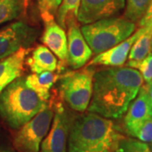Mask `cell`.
<instances>
[{
	"mask_svg": "<svg viewBox=\"0 0 152 152\" xmlns=\"http://www.w3.org/2000/svg\"><path fill=\"white\" fill-rule=\"evenodd\" d=\"M143 83L139 70L130 67H112L96 71L87 109L107 118H119L127 112Z\"/></svg>",
	"mask_w": 152,
	"mask_h": 152,
	"instance_id": "1",
	"label": "cell"
},
{
	"mask_svg": "<svg viewBox=\"0 0 152 152\" xmlns=\"http://www.w3.org/2000/svg\"><path fill=\"white\" fill-rule=\"evenodd\" d=\"M124 138L113 121L89 112L74 120L67 152H115Z\"/></svg>",
	"mask_w": 152,
	"mask_h": 152,
	"instance_id": "2",
	"label": "cell"
},
{
	"mask_svg": "<svg viewBox=\"0 0 152 152\" xmlns=\"http://www.w3.org/2000/svg\"><path fill=\"white\" fill-rule=\"evenodd\" d=\"M26 84L25 77L12 81L0 94V118L12 129H19L47 106Z\"/></svg>",
	"mask_w": 152,
	"mask_h": 152,
	"instance_id": "3",
	"label": "cell"
},
{
	"mask_svg": "<svg viewBox=\"0 0 152 152\" xmlns=\"http://www.w3.org/2000/svg\"><path fill=\"white\" fill-rule=\"evenodd\" d=\"M136 25L125 17H111L84 25L83 37L96 55L118 45L134 32Z\"/></svg>",
	"mask_w": 152,
	"mask_h": 152,
	"instance_id": "4",
	"label": "cell"
},
{
	"mask_svg": "<svg viewBox=\"0 0 152 152\" xmlns=\"http://www.w3.org/2000/svg\"><path fill=\"white\" fill-rule=\"evenodd\" d=\"M94 74V69L86 68L69 73L61 79L60 93L71 109L83 113L88 108L92 96Z\"/></svg>",
	"mask_w": 152,
	"mask_h": 152,
	"instance_id": "5",
	"label": "cell"
},
{
	"mask_svg": "<svg viewBox=\"0 0 152 152\" xmlns=\"http://www.w3.org/2000/svg\"><path fill=\"white\" fill-rule=\"evenodd\" d=\"M54 111L47 105L26 124L17 129L13 147L17 152H39L41 144L48 134Z\"/></svg>",
	"mask_w": 152,
	"mask_h": 152,
	"instance_id": "6",
	"label": "cell"
},
{
	"mask_svg": "<svg viewBox=\"0 0 152 152\" xmlns=\"http://www.w3.org/2000/svg\"><path fill=\"white\" fill-rule=\"evenodd\" d=\"M75 117L62 104H58L51 128L41 144L39 152H67L69 131Z\"/></svg>",
	"mask_w": 152,
	"mask_h": 152,
	"instance_id": "7",
	"label": "cell"
},
{
	"mask_svg": "<svg viewBox=\"0 0 152 152\" xmlns=\"http://www.w3.org/2000/svg\"><path fill=\"white\" fill-rule=\"evenodd\" d=\"M38 34L37 29L23 21L11 23L0 30V61L20 49L30 48Z\"/></svg>",
	"mask_w": 152,
	"mask_h": 152,
	"instance_id": "8",
	"label": "cell"
},
{
	"mask_svg": "<svg viewBox=\"0 0 152 152\" xmlns=\"http://www.w3.org/2000/svg\"><path fill=\"white\" fill-rule=\"evenodd\" d=\"M124 8L125 0H81L77 20L83 25H87L113 17Z\"/></svg>",
	"mask_w": 152,
	"mask_h": 152,
	"instance_id": "9",
	"label": "cell"
},
{
	"mask_svg": "<svg viewBox=\"0 0 152 152\" xmlns=\"http://www.w3.org/2000/svg\"><path fill=\"white\" fill-rule=\"evenodd\" d=\"M133 101L124 117V126L128 134L134 137L142 124L152 118V106L145 86H142Z\"/></svg>",
	"mask_w": 152,
	"mask_h": 152,
	"instance_id": "10",
	"label": "cell"
},
{
	"mask_svg": "<svg viewBox=\"0 0 152 152\" xmlns=\"http://www.w3.org/2000/svg\"><path fill=\"white\" fill-rule=\"evenodd\" d=\"M92 51L83 37L81 30L71 19L68 30L67 63L74 69H79L91 59Z\"/></svg>",
	"mask_w": 152,
	"mask_h": 152,
	"instance_id": "11",
	"label": "cell"
},
{
	"mask_svg": "<svg viewBox=\"0 0 152 152\" xmlns=\"http://www.w3.org/2000/svg\"><path fill=\"white\" fill-rule=\"evenodd\" d=\"M145 31V27H140L129 37L122 42L113 47L105 52L97 54L91 62V64L109 66V67H122L125 64L131 48L135 41Z\"/></svg>",
	"mask_w": 152,
	"mask_h": 152,
	"instance_id": "12",
	"label": "cell"
},
{
	"mask_svg": "<svg viewBox=\"0 0 152 152\" xmlns=\"http://www.w3.org/2000/svg\"><path fill=\"white\" fill-rule=\"evenodd\" d=\"M45 29L42 37L43 44L62 62H67L68 38L65 31L55 22L54 19L44 22Z\"/></svg>",
	"mask_w": 152,
	"mask_h": 152,
	"instance_id": "13",
	"label": "cell"
},
{
	"mask_svg": "<svg viewBox=\"0 0 152 152\" xmlns=\"http://www.w3.org/2000/svg\"><path fill=\"white\" fill-rule=\"evenodd\" d=\"M30 48H21L0 61V94L11 82L20 77Z\"/></svg>",
	"mask_w": 152,
	"mask_h": 152,
	"instance_id": "14",
	"label": "cell"
},
{
	"mask_svg": "<svg viewBox=\"0 0 152 152\" xmlns=\"http://www.w3.org/2000/svg\"><path fill=\"white\" fill-rule=\"evenodd\" d=\"M26 64L32 73L40 74L45 71L53 72L57 69L58 60L53 53L45 45H39L34 49Z\"/></svg>",
	"mask_w": 152,
	"mask_h": 152,
	"instance_id": "15",
	"label": "cell"
},
{
	"mask_svg": "<svg viewBox=\"0 0 152 152\" xmlns=\"http://www.w3.org/2000/svg\"><path fill=\"white\" fill-rule=\"evenodd\" d=\"M151 36L152 29L145 27V32L135 41L131 48L128 56L129 61L127 63L128 67L133 69L137 68L138 64L145 59L146 56L151 51Z\"/></svg>",
	"mask_w": 152,
	"mask_h": 152,
	"instance_id": "16",
	"label": "cell"
},
{
	"mask_svg": "<svg viewBox=\"0 0 152 152\" xmlns=\"http://www.w3.org/2000/svg\"><path fill=\"white\" fill-rule=\"evenodd\" d=\"M55 75L53 72L45 71L40 74L33 73L26 77V84L44 101L50 97V89L55 80Z\"/></svg>",
	"mask_w": 152,
	"mask_h": 152,
	"instance_id": "17",
	"label": "cell"
},
{
	"mask_svg": "<svg viewBox=\"0 0 152 152\" xmlns=\"http://www.w3.org/2000/svg\"><path fill=\"white\" fill-rule=\"evenodd\" d=\"M23 7L24 0H0V25L17 19Z\"/></svg>",
	"mask_w": 152,
	"mask_h": 152,
	"instance_id": "18",
	"label": "cell"
},
{
	"mask_svg": "<svg viewBox=\"0 0 152 152\" xmlns=\"http://www.w3.org/2000/svg\"><path fill=\"white\" fill-rule=\"evenodd\" d=\"M80 1L81 0H62L56 13L57 22L61 27L65 29L66 22L69 17H70V20L74 19V17H77Z\"/></svg>",
	"mask_w": 152,
	"mask_h": 152,
	"instance_id": "19",
	"label": "cell"
},
{
	"mask_svg": "<svg viewBox=\"0 0 152 152\" xmlns=\"http://www.w3.org/2000/svg\"><path fill=\"white\" fill-rule=\"evenodd\" d=\"M151 2V0H127L124 17L132 22L140 21Z\"/></svg>",
	"mask_w": 152,
	"mask_h": 152,
	"instance_id": "20",
	"label": "cell"
},
{
	"mask_svg": "<svg viewBox=\"0 0 152 152\" xmlns=\"http://www.w3.org/2000/svg\"><path fill=\"white\" fill-rule=\"evenodd\" d=\"M115 152H151L148 144L139 140L124 138Z\"/></svg>",
	"mask_w": 152,
	"mask_h": 152,
	"instance_id": "21",
	"label": "cell"
},
{
	"mask_svg": "<svg viewBox=\"0 0 152 152\" xmlns=\"http://www.w3.org/2000/svg\"><path fill=\"white\" fill-rule=\"evenodd\" d=\"M61 3L62 0H39V10L44 22L54 19Z\"/></svg>",
	"mask_w": 152,
	"mask_h": 152,
	"instance_id": "22",
	"label": "cell"
},
{
	"mask_svg": "<svg viewBox=\"0 0 152 152\" xmlns=\"http://www.w3.org/2000/svg\"><path fill=\"white\" fill-rule=\"evenodd\" d=\"M137 70L140 73L143 80H145V83H149L152 80V53L151 52L147 55L146 58L143 59L138 64Z\"/></svg>",
	"mask_w": 152,
	"mask_h": 152,
	"instance_id": "23",
	"label": "cell"
},
{
	"mask_svg": "<svg viewBox=\"0 0 152 152\" xmlns=\"http://www.w3.org/2000/svg\"><path fill=\"white\" fill-rule=\"evenodd\" d=\"M135 138L145 143H152V118L145 121L135 134Z\"/></svg>",
	"mask_w": 152,
	"mask_h": 152,
	"instance_id": "24",
	"label": "cell"
},
{
	"mask_svg": "<svg viewBox=\"0 0 152 152\" xmlns=\"http://www.w3.org/2000/svg\"><path fill=\"white\" fill-rule=\"evenodd\" d=\"M140 27H146L152 29V0L147 9L145 14L139 21Z\"/></svg>",
	"mask_w": 152,
	"mask_h": 152,
	"instance_id": "25",
	"label": "cell"
},
{
	"mask_svg": "<svg viewBox=\"0 0 152 152\" xmlns=\"http://www.w3.org/2000/svg\"><path fill=\"white\" fill-rule=\"evenodd\" d=\"M0 152H17L13 145H10L7 144L0 145Z\"/></svg>",
	"mask_w": 152,
	"mask_h": 152,
	"instance_id": "26",
	"label": "cell"
},
{
	"mask_svg": "<svg viewBox=\"0 0 152 152\" xmlns=\"http://www.w3.org/2000/svg\"><path fill=\"white\" fill-rule=\"evenodd\" d=\"M145 88H146L147 94H148V96H149L150 102H151V104L152 106V80L149 83H147Z\"/></svg>",
	"mask_w": 152,
	"mask_h": 152,
	"instance_id": "27",
	"label": "cell"
},
{
	"mask_svg": "<svg viewBox=\"0 0 152 152\" xmlns=\"http://www.w3.org/2000/svg\"><path fill=\"white\" fill-rule=\"evenodd\" d=\"M151 49H152V36H151Z\"/></svg>",
	"mask_w": 152,
	"mask_h": 152,
	"instance_id": "28",
	"label": "cell"
},
{
	"mask_svg": "<svg viewBox=\"0 0 152 152\" xmlns=\"http://www.w3.org/2000/svg\"><path fill=\"white\" fill-rule=\"evenodd\" d=\"M152 144V143H151ZM151 152H152V146H151Z\"/></svg>",
	"mask_w": 152,
	"mask_h": 152,
	"instance_id": "29",
	"label": "cell"
}]
</instances>
